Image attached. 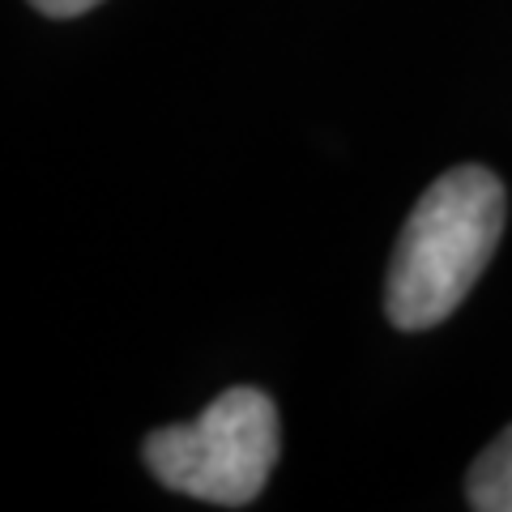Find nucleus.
Segmentation results:
<instances>
[{
	"instance_id": "obj_3",
	"label": "nucleus",
	"mask_w": 512,
	"mask_h": 512,
	"mask_svg": "<svg viewBox=\"0 0 512 512\" xmlns=\"http://www.w3.org/2000/svg\"><path fill=\"white\" fill-rule=\"evenodd\" d=\"M466 491L470 508L478 512H512V427L483 448V457L470 470Z\"/></svg>"
},
{
	"instance_id": "obj_4",
	"label": "nucleus",
	"mask_w": 512,
	"mask_h": 512,
	"mask_svg": "<svg viewBox=\"0 0 512 512\" xmlns=\"http://www.w3.org/2000/svg\"><path fill=\"white\" fill-rule=\"evenodd\" d=\"M30 5L39 13H47V18H77V13L103 5V0H30Z\"/></svg>"
},
{
	"instance_id": "obj_2",
	"label": "nucleus",
	"mask_w": 512,
	"mask_h": 512,
	"mask_svg": "<svg viewBox=\"0 0 512 512\" xmlns=\"http://www.w3.org/2000/svg\"><path fill=\"white\" fill-rule=\"evenodd\" d=\"M282 448L278 406L261 389H227L192 423L146 440V466L163 487L205 504L244 508L265 491Z\"/></svg>"
},
{
	"instance_id": "obj_1",
	"label": "nucleus",
	"mask_w": 512,
	"mask_h": 512,
	"mask_svg": "<svg viewBox=\"0 0 512 512\" xmlns=\"http://www.w3.org/2000/svg\"><path fill=\"white\" fill-rule=\"evenodd\" d=\"M504 235V184L487 167H453L431 184L389 265V320L406 333L453 316L483 278Z\"/></svg>"
}]
</instances>
